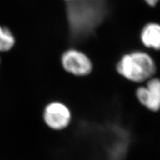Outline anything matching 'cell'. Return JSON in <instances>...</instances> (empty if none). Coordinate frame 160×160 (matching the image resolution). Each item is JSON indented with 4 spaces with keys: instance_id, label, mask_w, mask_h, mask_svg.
<instances>
[{
    "instance_id": "obj_1",
    "label": "cell",
    "mask_w": 160,
    "mask_h": 160,
    "mask_svg": "<svg viewBox=\"0 0 160 160\" xmlns=\"http://www.w3.org/2000/svg\"><path fill=\"white\" fill-rule=\"evenodd\" d=\"M108 0H73L67 4L69 36L74 42L89 38L106 18Z\"/></svg>"
},
{
    "instance_id": "obj_2",
    "label": "cell",
    "mask_w": 160,
    "mask_h": 160,
    "mask_svg": "<svg viewBox=\"0 0 160 160\" xmlns=\"http://www.w3.org/2000/svg\"><path fill=\"white\" fill-rule=\"evenodd\" d=\"M116 69L124 78L139 83L153 78L156 68L149 54L136 51L123 55L117 63Z\"/></svg>"
},
{
    "instance_id": "obj_3",
    "label": "cell",
    "mask_w": 160,
    "mask_h": 160,
    "mask_svg": "<svg viewBox=\"0 0 160 160\" xmlns=\"http://www.w3.org/2000/svg\"><path fill=\"white\" fill-rule=\"evenodd\" d=\"M63 69L68 73L78 77L89 75L93 70V63L87 55L76 49H69L61 56Z\"/></svg>"
},
{
    "instance_id": "obj_4",
    "label": "cell",
    "mask_w": 160,
    "mask_h": 160,
    "mask_svg": "<svg viewBox=\"0 0 160 160\" xmlns=\"http://www.w3.org/2000/svg\"><path fill=\"white\" fill-rule=\"evenodd\" d=\"M72 119L71 110L62 102H51L43 109V122L49 128L53 130L60 131L67 128Z\"/></svg>"
},
{
    "instance_id": "obj_5",
    "label": "cell",
    "mask_w": 160,
    "mask_h": 160,
    "mask_svg": "<svg viewBox=\"0 0 160 160\" xmlns=\"http://www.w3.org/2000/svg\"><path fill=\"white\" fill-rule=\"evenodd\" d=\"M136 97L142 106L152 112L160 109V79L152 78L145 86L136 90Z\"/></svg>"
},
{
    "instance_id": "obj_6",
    "label": "cell",
    "mask_w": 160,
    "mask_h": 160,
    "mask_svg": "<svg viewBox=\"0 0 160 160\" xmlns=\"http://www.w3.org/2000/svg\"><path fill=\"white\" fill-rule=\"evenodd\" d=\"M140 39L146 48L160 50V24L149 23L146 25L142 30Z\"/></svg>"
},
{
    "instance_id": "obj_7",
    "label": "cell",
    "mask_w": 160,
    "mask_h": 160,
    "mask_svg": "<svg viewBox=\"0 0 160 160\" xmlns=\"http://www.w3.org/2000/svg\"><path fill=\"white\" fill-rule=\"evenodd\" d=\"M15 44L16 38L11 30L6 27L0 26V52L10 51Z\"/></svg>"
},
{
    "instance_id": "obj_8",
    "label": "cell",
    "mask_w": 160,
    "mask_h": 160,
    "mask_svg": "<svg viewBox=\"0 0 160 160\" xmlns=\"http://www.w3.org/2000/svg\"><path fill=\"white\" fill-rule=\"evenodd\" d=\"M146 3L149 6H156L157 3L160 1V0H144Z\"/></svg>"
},
{
    "instance_id": "obj_9",
    "label": "cell",
    "mask_w": 160,
    "mask_h": 160,
    "mask_svg": "<svg viewBox=\"0 0 160 160\" xmlns=\"http://www.w3.org/2000/svg\"><path fill=\"white\" fill-rule=\"evenodd\" d=\"M66 1H68V2H71V1H73V0H66Z\"/></svg>"
},
{
    "instance_id": "obj_10",
    "label": "cell",
    "mask_w": 160,
    "mask_h": 160,
    "mask_svg": "<svg viewBox=\"0 0 160 160\" xmlns=\"http://www.w3.org/2000/svg\"><path fill=\"white\" fill-rule=\"evenodd\" d=\"M0 63H1V58H0Z\"/></svg>"
}]
</instances>
